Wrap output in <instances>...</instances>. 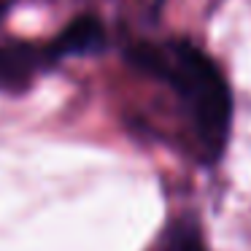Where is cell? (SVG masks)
<instances>
[{
    "label": "cell",
    "mask_w": 251,
    "mask_h": 251,
    "mask_svg": "<svg viewBox=\"0 0 251 251\" xmlns=\"http://www.w3.org/2000/svg\"><path fill=\"white\" fill-rule=\"evenodd\" d=\"M170 251H205L200 235L192 232V229H178L170 240Z\"/></svg>",
    "instance_id": "277c9868"
},
{
    "label": "cell",
    "mask_w": 251,
    "mask_h": 251,
    "mask_svg": "<svg viewBox=\"0 0 251 251\" xmlns=\"http://www.w3.org/2000/svg\"><path fill=\"white\" fill-rule=\"evenodd\" d=\"M0 11H3V0H0Z\"/></svg>",
    "instance_id": "5b68a950"
},
{
    "label": "cell",
    "mask_w": 251,
    "mask_h": 251,
    "mask_svg": "<svg viewBox=\"0 0 251 251\" xmlns=\"http://www.w3.org/2000/svg\"><path fill=\"white\" fill-rule=\"evenodd\" d=\"M38 62L41 54L30 46H0V87L22 89L38 68Z\"/></svg>",
    "instance_id": "3957f363"
},
{
    "label": "cell",
    "mask_w": 251,
    "mask_h": 251,
    "mask_svg": "<svg viewBox=\"0 0 251 251\" xmlns=\"http://www.w3.org/2000/svg\"><path fill=\"white\" fill-rule=\"evenodd\" d=\"M105 41L103 25L95 17H78L57 35L51 44V57H71V54H89L98 51Z\"/></svg>",
    "instance_id": "7a4b0ae2"
},
{
    "label": "cell",
    "mask_w": 251,
    "mask_h": 251,
    "mask_svg": "<svg viewBox=\"0 0 251 251\" xmlns=\"http://www.w3.org/2000/svg\"><path fill=\"white\" fill-rule=\"evenodd\" d=\"M127 60L151 76L165 78L186 100L202 157L216 162L224 151L232 122V92L216 62L195 44L181 38L162 46L138 44L127 51Z\"/></svg>",
    "instance_id": "6da1fadb"
}]
</instances>
